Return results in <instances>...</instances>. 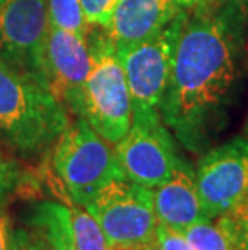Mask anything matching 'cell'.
Wrapping results in <instances>:
<instances>
[{
	"label": "cell",
	"instance_id": "1",
	"mask_svg": "<svg viewBox=\"0 0 248 250\" xmlns=\"http://www.w3.org/2000/svg\"><path fill=\"white\" fill-rule=\"evenodd\" d=\"M244 52V18L234 2L216 0L184 20L160 113L189 150H203L223 126Z\"/></svg>",
	"mask_w": 248,
	"mask_h": 250
},
{
	"label": "cell",
	"instance_id": "2",
	"mask_svg": "<svg viewBox=\"0 0 248 250\" xmlns=\"http://www.w3.org/2000/svg\"><path fill=\"white\" fill-rule=\"evenodd\" d=\"M70 111L38 78L0 60V144L24 160L54 148Z\"/></svg>",
	"mask_w": 248,
	"mask_h": 250
},
{
	"label": "cell",
	"instance_id": "3",
	"mask_svg": "<svg viewBox=\"0 0 248 250\" xmlns=\"http://www.w3.org/2000/svg\"><path fill=\"white\" fill-rule=\"evenodd\" d=\"M92 68L82 95L84 118L105 141L118 144L133 125V102L114 42L102 29L87 36Z\"/></svg>",
	"mask_w": 248,
	"mask_h": 250
},
{
	"label": "cell",
	"instance_id": "4",
	"mask_svg": "<svg viewBox=\"0 0 248 250\" xmlns=\"http://www.w3.org/2000/svg\"><path fill=\"white\" fill-rule=\"evenodd\" d=\"M54 169L71 202L86 207L113 179H123L114 146L84 118L71 121L54 146Z\"/></svg>",
	"mask_w": 248,
	"mask_h": 250
},
{
	"label": "cell",
	"instance_id": "5",
	"mask_svg": "<svg viewBox=\"0 0 248 250\" xmlns=\"http://www.w3.org/2000/svg\"><path fill=\"white\" fill-rule=\"evenodd\" d=\"M86 208L98 221L110 249L150 250L158 242V220L150 188L128 178L113 179Z\"/></svg>",
	"mask_w": 248,
	"mask_h": 250
},
{
	"label": "cell",
	"instance_id": "6",
	"mask_svg": "<svg viewBox=\"0 0 248 250\" xmlns=\"http://www.w3.org/2000/svg\"><path fill=\"white\" fill-rule=\"evenodd\" d=\"M187 15L189 13L176 18L165 29L149 39L116 45L128 81L133 115L160 113L170 81L177 37Z\"/></svg>",
	"mask_w": 248,
	"mask_h": 250
},
{
	"label": "cell",
	"instance_id": "7",
	"mask_svg": "<svg viewBox=\"0 0 248 250\" xmlns=\"http://www.w3.org/2000/svg\"><path fill=\"white\" fill-rule=\"evenodd\" d=\"M114 150L126 178L150 189L165 183L181 162L161 113L133 115L128 134Z\"/></svg>",
	"mask_w": 248,
	"mask_h": 250
},
{
	"label": "cell",
	"instance_id": "8",
	"mask_svg": "<svg viewBox=\"0 0 248 250\" xmlns=\"http://www.w3.org/2000/svg\"><path fill=\"white\" fill-rule=\"evenodd\" d=\"M195 181L210 220L229 213L248 197V139L234 137L200 158Z\"/></svg>",
	"mask_w": 248,
	"mask_h": 250
},
{
	"label": "cell",
	"instance_id": "9",
	"mask_svg": "<svg viewBox=\"0 0 248 250\" xmlns=\"http://www.w3.org/2000/svg\"><path fill=\"white\" fill-rule=\"evenodd\" d=\"M47 29V0H0V60L45 84L42 50Z\"/></svg>",
	"mask_w": 248,
	"mask_h": 250
},
{
	"label": "cell",
	"instance_id": "10",
	"mask_svg": "<svg viewBox=\"0 0 248 250\" xmlns=\"http://www.w3.org/2000/svg\"><path fill=\"white\" fill-rule=\"evenodd\" d=\"M92 68L87 37L49 26L42 50V76L50 92L81 118L82 95Z\"/></svg>",
	"mask_w": 248,
	"mask_h": 250
},
{
	"label": "cell",
	"instance_id": "11",
	"mask_svg": "<svg viewBox=\"0 0 248 250\" xmlns=\"http://www.w3.org/2000/svg\"><path fill=\"white\" fill-rule=\"evenodd\" d=\"M216 0H119L105 33L114 45L140 42L165 29L186 13Z\"/></svg>",
	"mask_w": 248,
	"mask_h": 250
},
{
	"label": "cell",
	"instance_id": "12",
	"mask_svg": "<svg viewBox=\"0 0 248 250\" xmlns=\"http://www.w3.org/2000/svg\"><path fill=\"white\" fill-rule=\"evenodd\" d=\"M153 207L160 225L181 232L195 223L210 220L198 195L195 169L182 158L171 176L153 189Z\"/></svg>",
	"mask_w": 248,
	"mask_h": 250
},
{
	"label": "cell",
	"instance_id": "13",
	"mask_svg": "<svg viewBox=\"0 0 248 250\" xmlns=\"http://www.w3.org/2000/svg\"><path fill=\"white\" fill-rule=\"evenodd\" d=\"M28 225L49 242L52 250H77L68 205L52 200L39 202L29 211Z\"/></svg>",
	"mask_w": 248,
	"mask_h": 250
},
{
	"label": "cell",
	"instance_id": "14",
	"mask_svg": "<svg viewBox=\"0 0 248 250\" xmlns=\"http://www.w3.org/2000/svg\"><path fill=\"white\" fill-rule=\"evenodd\" d=\"M70 216L77 250H110L103 229L86 207L73 202V205H70Z\"/></svg>",
	"mask_w": 248,
	"mask_h": 250
},
{
	"label": "cell",
	"instance_id": "15",
	"mask_svg": "<svg viewBox=\"0 0 248 250\" xmlns=\"http://www.w3.org/2000/svg\"><path fill=\"white\" fill-rule=\"evenodd\" d=\"M49 26L87 37L92 26L82 12L81 0H47Z\"/></svg>",
	"mask_w": 248,
	"mask_h": 250
},
{
	"label": "cell",
	"instance_id": "16",
	"mask_svg": "<svg viewBox=\"0 0 248 250\" xmlns=\"http://www.w3.org/2000/svg\"><path fill=\"white\" fill-rule=\"evenodd\" d=\"M193 250H237L224 226L216 220H205L182 232Z\"/></svg>",
	"mask_w": 248,
	"mask_h": 250
},
{
	"label": "cell",
	"instance_id": "17",
	"mask_svg": "<svg viewBox=\"0 0 248 250\" xmlns=\"http://www.w3.org/2000/svg\"><path fill=\"white\" fill-rule=\"evenodd\" d=\"M28 183L29 174L23 165L0 150V207L13 199Z\"/></svg>",
	"mask_w": 248,
	"mask_h": 250
},
{
	"label": "cell",
	"instance_id": "18",
	"mask_svg": "<svg viewBox=\"0 0 248 250\" xmlns=\"http://www.w3.org/2000/svg\"><path fill=\"white\" fill-rule=\"evenodd\" d=\"M214 220L224 226L237 250H248V197L229 213L221 215Z\"/></svg>",
	"mask_w": 248,
	"mask_h": 250
},
{
	"label": "cell",
	"instance_id": "19",
	"mask_svg": "<svg viewBox=\"0 0 248 250\" xmlns=\"http://www.w3.org/2000/svg\"><path fill=\"white\" fill-rule=\"evenodd\" d=\"M119 0H81L82 12L92 28L107 29Z\"/></svg>",
	"mask_w": 248,
	"mask_h": 250
},
{
	"label": "cell",
	"instance_id": "20",
	"mask_svg": "<svg viewBox=\"0 0 248 250\" xmlns=\"http://www.w3.org/2000/svg\"><path fill=\"white\" fill-rule=\"evenodd\" d=\"M10 250H52V247L33 228L29 229L18 228V229L12 231Z\"/></svg>",
	"mask_w": 248,
	"mask_h": 250
},
{
	"label": "cell",
	"instance_id": "21",
	"mask_svg": "<svg viewBox=\"0 0 248 250\" xmlns=\"http://www.w3.org/2000/svg\"><path fill=\"white\" fill-rule=\"evenodd\" d=\"M156 241L163 250H193L191 242L187 241L181 231L160 225V223H158L156 228Z\"/></svg>",
	"mask_w": 248,
	"mask_h": 250
},
{
	"label": "cell",
	"instance_id": "22",
	"mask_svg": "<svg viewBox=\"0 0 248 250\" xmlns=\"http://www.w3.org/2000/svg\"><path fill=\"white\" fill-rule=\"evenodd\" d=\"M12 242V229H10V221L7 213L0 207V250H10Z\"/></svg>",
	"mask_w": 248,
	"mask_h": 250
},
{
	"label": "cell",
	"instance_id": "23",
	"mask_svg": "<svg viewBox=\"0 0 248 250\" xmlns=\"http://www.w3.org/2000/svg\"><path fill=\"white\" fill-rule=\"evenodd\" d=\"M150 250H163V249L160 247V244H158V242H156V244H155V246H153V247H152Z\"/></svg>",
	"mask_w": 248,
	"mask_h": 250
},
{
	"label": "cell",
	"instance_id": "24",
	"mask_svg": "<svg viewBox=\"0 0 248 250\" xmlns=\"http://www.w3.org/2000/svg\"><path fill=\"white\" fill-rule=\"evenodd\" d=\"M247 134H248V125H247Z\"/></svg>",
	"mask_w": 248,
	"mask_h": 250
}]
</instances>
